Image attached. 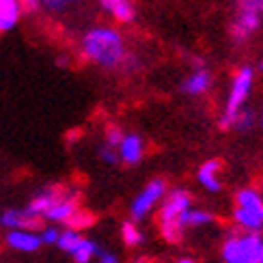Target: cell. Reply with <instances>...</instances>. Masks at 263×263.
<instances>
[{
	"label": "cell",
	"instance_id": "obj_33",
	"mask_svg": "<svg viewBox=\"0 0 263 263\" xmlns=\"http://www.w3.org/2000/svg\"><path fill=\"white\" fill-rule=\"evenodd\" d=\"M261 188H263V183H261Z\"/></svg>",
	"mask_w": 263,
	"mask_h": 263
},
{
	"label": "cell",
	"instance_id": "obj_25",
	"mask_svg": "<svg viewBox=\"0 0 263 263\" xmlns=\"http://www.w3.org/2000/svg\"><path fill=\"white\" fill-rule=\"evenodd\" d=\"M123 140V132L121 127H117V125H108L106 127V145L108 147H119V142Z\"/></svg>",
	"mask_w": 263,
	"mask_h": 263
},
{
	"label": "cell",
	"instance_id": "obj_15",
	"mask_svg": "<svg viewBox=\"0 0 263 263\" xmlns=\"http://www.w3.org/2000/svg\"><path fill=\"white\" fill-rule=\"evenodd\" d=\"M119 158L125 164H138L142 158V138L138 134H123V140L119 142Z\"/></svg>",
	"mask_w": 263,
	"mask_h": 263
},
{
	"label": "cell",
	"instance_id": "obj_12",
	"mask_svg": "<svg viewBox=\"0 0 263 263\" xmlns=\"http://www.w3.org/2000/svg\"><path fill=\"white\" fill-rule=\"evenodd\" d=\"M76 210H78V199H76L73 194L65 192L61 199L46 212L43 220H50L52 224H65V222H67L69 218H71V214H73Z\"/></svg>",
	"mask_w": 263,
	"mask_h": 263
},
{
	"label": "cell",
	"instance_id": "obj_20",
	"mask_svg": "<svg viewBox=\"0 0 263 263\" xmlns=\"http://www.w3.org/2000/svg\"><path fill=\"white\" fill-rule=\"evenodd\" d=\"M93 222H95V218L89 212H84V210H80V207H78V210L71 214V218L65 224H67L69 229H76V231H84V229H89Z\"/></svg>",
	"mask_w": 263,
	"mask_h": 263
},
{
	"label": "cell",
	"instance_id": "obj_7",
	"mask_svg": "<svg viewBox=\"0 0 263 263\" xmlns=\"http://www.w3.org/2000/svg\"><path fill=\"white\" fill-rule=\"evenodd\" d=\"M43 218L35 216L28 207H20V210H5L0 214V227L3 229H28V231H39Z\"/></svg>",
	"mask_w": 263,
	"mask_h": 263
},
{
	"label": "cell",
	"instance_id": "obj_4",
	"mask_svg": "<svg viewBox=\"0 0 263 263\" xmlns=\"http://www.w3.org/2000/svg\"><path fill=\"white\" fill-rule=\"evenodd\" d=\"M263 239L259 235H233L224 244V261L227 263H259Z\"/></svg>",
	"mask_w": 263,
	"mask_h": 263
},
{
	"label": "cell",
	"instance_id": "obj_27",
	"mask_svg": "<svg viewBox=\"0 0 263 263\" xmlns=\"http://www.w3.org/2000/svg\"><path fill=\"white\" fill-rule=\"evenodd\" d=\"M100 158H102L106 164H117V160H119V153L115 151V147H108V145H104V147H102V151H100Z\"/></svg>",
	"mask_w": 263,
	"mask_h": 263
},
{
	"label": "cell",
	"instance_id": "obj_19",
	"mask_svg": "<svg viewBox=\"0 0 263 263\" xmlns=\"http://www.w3.org/2000/svg\"><path fill=\"white\" fill-rule=\"evenodd\" d=\"M80 239H82L80 231H76V229H69V227H67L65 231H61V235H59V239H57V246H59L61 250H65V253H71Z\"/></svg>",
	"mask_w": 263,
	"mask_h": 263
},
{
	"label": "cell",
	"instance_id": "obj_10",
	"mask_svg": "<svg viewBox=\"0 0 263 263\" xmlns=\"http://www.w3.org/2000/svg\"><path fill=\"white\" fill-rule=\"evenodd\" d=\"M212 84H214V73L207 69L205 65H199V67H194L188 78L181 82V91L190 97H199L210 91Z\"/></svg>",
	"mask_w": 263,
	"mask_h": 263
},
{
	"label": "cell",
	"instance_id": "obj_11",
	"mask_svg": "<svg viewBox=\"0 0 263 263\" xmlns=\"http://www.w3.org/2000/svg\"><path fill=\"white\" fill-rule=\"evenodd\" d=\"M24 15L26 11L22 0H0V35L15 30Z\"/></svg>",
	"mask_w": 263,
	"mask_h": 263
},
{
	"label": "cell",
	"instance_id": "obj_8",
	"mask_svg": "<svg viewBox=\"0 0 263 263\" xmlns=\"http://www.w3.org/2000/svg\"><path fill=\"white\" fill-rule=\"evenodd\" d=\"M5 242L15 253H37L43 246L39 231H28V229H9Z\"/></svg>",
	"mask_w": 263,
	"mask_h": 263
},
{
	"label": "cell",
	"instance_id": "obj_34",
	"mask_svg": "<svg viewBox=\"0 0 263 263\" xmlns=\"http://www.w3.org/2000/svg\"><path fill=\"white\" fill-rule=\"evenodd\" d=\"M134 3H136V0H134Z\"/></svg>",
	"mask_w": 263,
	"mask_h": 263
},
{
	"label": "cell",
	"instance_id": "obj_28",
	"mask_svg": "<svg viewBox=\"0 0 263 263\" xmlns=\"http://www.w3.org/2000/svg\"><path fill=\"white\" fill-rule=\"evenodd\" d=\"M97 259H100V263H119L117 255L106 253V250H100V253H97Z\"/></svg>",
	"mask_w": 263,
	"mask_h": 263
},
{
	"label": "cell",
	"instance_id": "obj_22",
	"mask_svg": "<svg viewBox=\"0 0 263 263\" xmlns=\"http://www.w3.org/2000/svg\"><path fill=\"white\" fill-rule=\"evenodd\" d=\"M121 235H123V242H125L127 246H138V244H142V233H140L132 222H125V224L121 227Z\"/></svg>",
	"mask_w": 263,
	"mask_h": 263
},
{
	"label": "cell",
	"instance_id": "obj_30",
	"mask_svg": "<svg viewBox=\"0 0 263 263\" xmlns=\"http://www.w3.org/2000/svg\"><path fill=\"white\" fill-rule=\"evenodd\" d=\"M259 263H263V248H261V259H259Z\"/></svg>",
	"mask_w": 263,
	"mask_h": 263
},
{
	"label": "cell",
	"instance_id": "obj_6",
	"mask_svg": "<svg viewBox=\"0 0 263 263\" xmlns=\"http://www.w3.org/2000/svg\"><path fill=\"white\" fill-rule=\"evenodd\" d=\"M95 5L112 20V24H119V26L134 24L138 17L134 0H95Z\"/></svg>",
	"mask_w": 263,
	"mask_h": 263
},
{
	"label": "cell",
	"instance_id": "obj_17",
	"mask_svg": "<svg viewBox=\"0 0 263 263\" xmlns=\"http://www.w3.org/2000/svg\"><path fill=\"white\" fill-rule=\"evenodd\" d=\"M237 207L239 210H246L250 214H257L263 218V199L259 196V192L255 190H242L237 194Z\"/></svg>",
	"mask_w": 263,
	"mask_h": 263
},
{
	"label": "cell",
	"instance_id": "obj_21",
	"mask_svg": "<svg viewBox=\"0 0 263 263\" xmlns=\"http://www.w3.org/2000/svg\"><path fill=\"white\" fill-rule=\"evenodd\" d=\"M235 222L237 224H242L244 229H259L261 224H263V218L261 216H257V214H250V212H246V210H239L237 207V212H235Z\"/></svg>",
	"mask_w": 263,
	"mask_h": 263
},
{
	"label": "cell",
	"instance_id": "obj_23",
	"mask_svg": "<svg viewBox=\"0 0 263 263\" xmlns=\"http://www.w3.org/2000/svg\"><path fill=\"white\" fill-rule=\"evenodd\" d=\"M214 220L212 218V214H207V212H185L183 214V224L188 227V224H192V227H199V224H210Z\"/></svg>",
	"mask_w": 263,
	"mask_h": 263
},
{
	"label": "cell",
	"instance_id": "obj_32",
	"mask_svg": "<svg viewBox=\"0 0 263 263\" xmlns=\"http://www.w3.org/2000/svg\"><path fill=\"white\" fill-rule=\"evenodd\" d=\"M261 123H263V115H261Z\"/></svg>",
	"mask_w": 263,
	"mask_h": 263
},
{
	"label": "cell",
	"instance_id": "obj_14",
	"mask_svg": "<svg viewBox=\"0 0 263 263\" xmlns=\"http://www.w3.org/2000/svg\"><path fill=\"white\" fill-rule=\"evenodd\" d=\"M188 207H190V196H188V192H173L171 196H168V201L164 203V207H162V222L164 220H179V218L188 212Z\"/></svg>",
	"mask_w": 263,
	"mask_h": 263
},
{
	"label": "cell",
	"instance_id": "obj_26",
	"mask_svg": "<svg viewBox=\"0 0 263 263\" xmlns=\"http://www.w3.org/2000/svg\"><path fill=\"white\" fill-rule=\"evenodd\" d=\"M39 235H41V242H43V244H57V239H59L61 231L52 224V227H43Z\"/></svg>",
	"mask_w": 263,
	"mask_h": 263
},
{
	"label": "cell",
	"instance_id": "obj_29",
	"mask_svg": "<svg viewBox=\"0 0 263 263\" xmlns=\"http://www.w3.org/2000/svg\"><path fill=\"white\" fill-rule=\"evenodd\" d=\"M177 263H192V259H181V261H177Z\"/></svg>",
	"mask_w": 263,
	"mask_h": 263
},
{
	"label": "cell",
	"instance_id": "obj_5",
	"mask_svg": "<svg viewBox=\"0 0 263 263\" xmlns=\"http://www.w3.org/2000/svg\"><path fill=\"white\" fill-rule=\"evenodd\" d=\"M86 0H22L24 11L30 15H50V17H63L80 9Z\"/></svg>",
	"mask_w": 263,
	"mask_h": 263
},
{
	"label": "cell",
	"instance_id": "obj_18",
	"mask_svg": "<svg viewBox=\"0 0 263 263\" xmlns=\"http://www.w3.org/2000/svg\"><path fill=\"white\" fill-rule=\"evenodd\" d=\"M97 253H100V246H97L95 242H91V239H84L82 237L69 255L73 257L76 263H91L93 257H97Z\"/></svg>",
	"mask_w": 263,
	"mask_h": 263
},
{
	"label": "cell",
	"instance_id": "obj_2",
	"mask_svg": "<svg viewBox=\"0 0 263 263\" xmlns=\"http://www.w3.org/2000/svg\"><path fill=\"white\" fill-rule=\"evenodd\" d=\"M263 26V5L261 0H235L233 20L229 32L235 46H244Z\"/></svg>",
	"mask_w": 263,
	"mask_h": 263
},
{
	"label": "cell",
	"instance_id": "obj_16",
	"mask_svg": "<svg viewBox=\"0 0 263 263\" xmlns=\"http://www.w3.org/2000/svg\"><path fill=\"white\" fill-rule=\"evenodd\" d=\"M218 168H220V162H218V160H210V162H205L203 166H201V171H199L201 183L205 185L207 190H212V192L220 190V181H218Z\"/></svg>",
	"mask_w": 263,
	"mask_h": 263
},
{
	"label": "cell",
	"instance_id": "obj_31",
	"mask_svg": "<svg viewBox=\"0 0 263 263\" xmlns=\"http://www.w3.org/2000/svg\"><path fill=\"white\" fill-rule=\"evenodd\" d=\"M259 69H261V71H263V63H261V65H259Z\"/></svg>",
	"mask_w": 263,
	"mask_h": 263
},
{
	"label": "cell",
	"instance_id": "obj_9",
	"mask_svg": "<svg viewBox=\"0 0 263 263\" xmlns=\"http://www.w3.org/2000/svg\"><path fill=\"white\" fill-rule=\"evenodd\" d=\"M162 194H164V181H160V179L151 181L147 188L136 196V201L132 203V216H134V220H142V218L151 212V207L162 199Z\"/></svg>",
	"mask_w": 263,
	"mask_h": 263
},
{
	"label": "cell",
	"instance_id": "obj_3",
	"mask_svg": "<svg viewBox=\"0 0 263 263\" xmlns=\"http://www.w3.org/2000/svg\"><path fill=\"white\" fill-rule=\"evenodd\" d=\"M253 86H255V67L244 65V67H239L235 71L233 80H231V89H229V95H227L224 112L220 117V127H224V129L233 127L237 112L246 106L250 93H253Z\"/></svg>",
	"mask_w": 263,
	"mask_h": 263
},
{
	"label": "cell",
	"instance_id": "obj_24",
	"mask_svg": "<svg viewBox=\"0 0 263 263\" xmlns=\"http://www.w3.org/2000/svg\"><path fill=\"white\" fill-rule=\"evenodd\" d=\"M253 123H255V117H253V112L250 110H239L237 112V117H235V121H233V127H237V129H250L253 127Z\"/></svg>",
	"mask_w": 263,
	"mask_h": 263
},
{
	"label": "cell",
	"instance_id": "obj_13",
	"mask_svg": "<svg viewBox=\"0 0 263 263\" xmlns=\"http://www.w3.org/2000/svg\"><path fill=\"white\" fill-rule=\"evenodd\" d=\"M63 194H65V190H63V188H59V185H48V188L39 190L35 196H32L30 203H28L26 207H28V210H30L32 214H35V216L43 218V216H46V212H48L50 207L61 199Z\"/></svg>",
	"mask_w": 263,
	"mask_h": 263
},
{
	"label": "cell",
	"instance_id": "obj_1",
	"mask_svg": "<svg viewBox=\"0 0 263 263\" xmlns=\"http://www.w3.org/2000/svg\"><path fill=\"white\" fill-rule=\"evenodd\" d=\"M80 57L106 71L119 69H134L138 67V61L134 54H129L127 41L123 32L115 24H91L80 32L78 39Z\"/></svg>",
	"mask_w": 263,
	"mask_h": 263
}]
</instances>
